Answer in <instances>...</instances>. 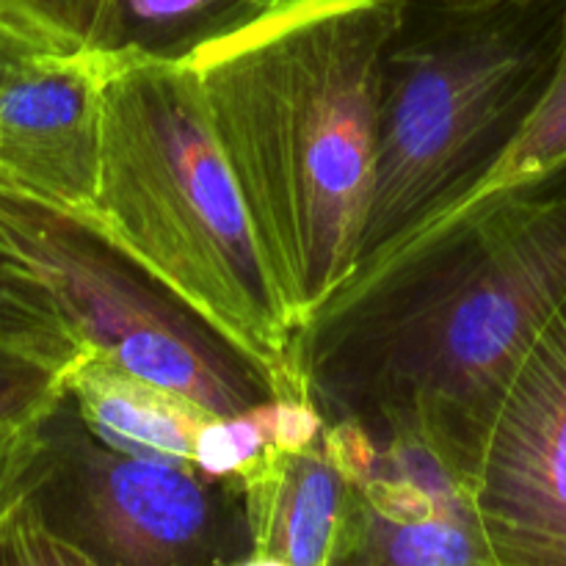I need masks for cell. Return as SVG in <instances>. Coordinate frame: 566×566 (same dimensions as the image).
<instances>
[{
	"mask_svg": "<svg viewBox=\"0 0 566 566\" xmlns=\"http://www.w3.org/2000/svg\"><path fill=\"white\" fill-rule=\"evenodd\" d=\"M269 448H280L271 398L247 412L210 418L199 431L191 464L208 479L235 484L247 470H252L263 459Z\"/></svg>",
	"mask_w": 566,
	"mask_h": 566,
	"instance_id": "16",
	"label": "cell"
},
{
	"mask_svg": "<svg viewBox=\"0 0 566 566\" xmlns=\"http://www.w3.org/2000/svg\"><path fill=\"white\" fill-rule=\"evenodd\" d=\"M0 17L48 53H105L111 0H0Z\"/></svg>",
	"mask_w": 566,
	"mask_h": 566,
	"instance_id": "15",
	"label": "cell"
},
{
	"mask_svg": "<svg viewBox=\"0 0 566 566\" xmlns=\"http://www.w3.org/2000/svg\"><path fill=\"white\" fill-rule=\"evenodd\" d=\"M33 53H48V50L39 48L36 42H31L25 33H20L14 25H9V22L0 17V88L9 81L11 72H14L22 61L31 59Z\"/></svg>",
	"mask_w": 566,
	"mask_h": 566,
	"instance_id": "20",
	"label": "cell"
},
{
	"mask_svg": "<svg viewBox=\"0 0 566 566\" xmlns=\"http://www.w3.org/2000/svg\"><path fill=\"white\" fill-rule=\"evenodd\" d=\"M77 418L105 446L122 453L191 464L210 415L99 354L86 352L64 374ZM193 468V464H191Z\"/></svg>",
	"mask_w": 566,
	"mask_h": 566,
	"instance_id": "11",
	"label": "cell"
},
{
	"mask_svg": "<svg viewBox=\"0 0 566 566\" xmlns=\"http://www.w3.org/2000/svg\"><path fill=\"white\" fill-rule=\"evenodd\" d=\"M566 302V197L497 199L348 282L293 337L324 420L418 448L468 490L509 385Z\"/></svg>",
	"mask_w": 566,
	"mask_h": 566,
	"instance_id": "1",
	"label": "cell"
},
{
	"mask_svg": "<svg viewBox=\"0 0 566 566\" xmlns=\"http://www.w3.org/2000/svg\"><path fill=\"white\" fill-rule=\"evenodd\" d=\"M0 235L48 285L83 352L177 392L210 418L276 396L260 365L133 260L92 216L0 182Z\"/></svg>",
	"mask_w": 566,
	"mask_h": 566,
	"instance_id": "5",
	"label": "cell"
},
{
	"mask_svg": "<svg viewBox=\"0 0 566 566\" xmlns=\"http://www.w3.org/2000/svg\"><path fill=\"white\" fill-rule=\"evenodd\" d=\"M42 423L25 431L0 434V506L20 492V481L22 475H25L28 464H31L33 451H36Z\"/></svg>",
	"mask_w": 566,
	"mask_h": 566,
	"instance_id": "19",
	"label": "cell"
},
{
	"mask_svg": "<svg viewBox=\"0 0 566 566\" xmlns=\"http://www.w3.org/2000/svg\"><path fill=\"white\" fill-rule=\"evenodd\" d=\"M332 566H497L468 490L418 448L379 446L352 481Z\"/></svg>",
	"mask_w": 566,
	"mask_h": 566,
	"instance_id": "9",
	"label": "cell"
},
{
	"mask_svg": "<svg viewBox=\"0 0 566 566\" xmlns=\"http://www.w3.org/2000/svg\"><path fill=\"white\" fill-rule=\"evenodd\" d=\"M0 352L66 370L83 357V346L61 315L53 293L36 271L0 235Z\"/></svg>",
	"mask_w": 566,
	"mask_h": 566,
	"instance_id": "14",
	"label": "cell"
},
{
	"mask_svg": "<svg viewBox=\"0 0 566 566\" xmlns=\"http://www.w3.org/2000/svg\"><path fill=\"white\" fill-rule=\"evenodd\" d=\"M64 396L61 370L20 354L0 352V434L39 426Z\"/></svg>",
	"mask_w": 566,
	"mask_h": 566,
	"instance_id": "18",
	"label": "cell"
},
{
	"mask_svg": "<svg viewBox=\"0 0 566 566\" xmlns=\"http://www.w3.org/2000/svg\"><path fill=\"white\" fill-rule=\"evenodd\" d=\"M108 53H33L0 88V182L92 213Z\"/></svg>",
	"mask_w": 566,
	"mask_h": 566,
	"instance_id": "8",
	"label": "cell"
},
{
	"mask_svg": "<svg viewBox=\"0 0 566 566\" xmlns=\"http://www.w3.org/2000/svg\"><path fill=\"white\" fill-rule=\"evenodd\" d=\"M260 6H263V9H271V6H280V3H285V0H258Z\"/></svg>",
	"mask_w": 566,
	"mask_h": 566,
	"instance_id": "22",
	"label": "cell"
},
{
	"mask_svg": "<svg viewBox=\"0 0 566 566\" xmlns=\"http://www.w3.org/2000/svg\"><path fill=\"white\" fill-rule=\"evenodd\" d=\"M0 566H99L55 534L22 492L0 506Z\"/></svg>",
	"mask_w": 566,
	"mask_h": 566,
	"instance_id": "17",
	"label": "cell"
},
{
	"mask_svg": "<svg viewBox=\"0 0 566 566\" xmlns=\"http://www.w3.org/2000/svg\"><path fill=\"white\" fill-rule=\"evenodd\" d=\"M20 492L99 566H235L252 556L238 484L105 446L66 396L39 429Z\"/></svg>",
	"mask_w": 566,
	"mask_h": 566,
	"instance_id": "6",
	"label": "cell"
},
{
	"mask_svg": "<svg viewBox=\"0 0 566 566\" xmlns=\"http://www.w3.org/2000/svg\"><path fill=\"white\" fill-rule=\"evenodd\" d=\"M235 484L252 553L293 566H332L352 481L321 437L307 448H269Z\"/></svg>",
	"mask_w": 566,
	"mask_h": 566,
	"instance_id": "10",
	"label": "cell"
},
{
	"mask_svg": "<svg viewBox=\"0 0 566 566\" xmlns=\"http://www.w3.org/2000/svg\"><path fill=\"white\" fill-rule=\"evenodd\" d=\"M94 221L263 368L304 396L293 332L258 232L182 61L108 53Z\"/></svg>",
	"mask_w": 566,
	"mask_h": 566,
	"instance_id": "3",
	"label": "cell"
},
{
	"mask_svg": "<svg viewBox=\"0 0 566 566\" xmlns=\"http://www.w3.org/2000/svg\"><path fill=\"white\" fill-rule=\"evenodd\" d=\"M263 11L258 0H111L105 53L182 61Z\"/></svg>",
	"mask_w": 566,
	"mask_h": 566,
	"instance_id": "12",
	"label": "cell"
},
{
	"mask_svg": "<svg viewBox=\"0 0 566 566\" xmlns=\"http://www.w3.org/2000/svg\"><path fill=\"white\" fill-rule=\"evenodd\" d=\"M564 22L566 0H403L381 55L374 197L352 280L501 166L556 77Z\"/></svg>",
	"mask_w": 566,
	"mask_h": 566,
	"instance_id": "4",
	"label": "cell"
},
{
	"mask_svg": "<svg viewBox=\"0 0 566 566\" xmlns=\"http://www.w3.org/2000/svg\"><path fill=\"white\" fill-rule=\"evenodd\" d=\"M401 6L285 0L182 59L293 332L357 271L374 197L381 55Z\"/></svg>",
	"mask_w": 566,
	"mask_h": 566,
	"instance_id": "2",
	"label": "cell"
},
{
	"mask_svg": "<svg viewBox=\"0 0 566 566\" xmlns=\"http://www.w3.org/2000/svg\"><path fill=\"white\" fill-rule=\"evenodd\" d=\"M468 495L497 566H566V302L509 385Z\"/></svg>",
	"mask_w": 566,
	"mask_h": 566,
	"instance_id": "7",
	"label": "cell"
},
{
	"mask_svg": "<svg viewBox=\"0 0 566 566\" xmlns=\"http://www.w3.org/2000/svg\"><path fill=\"white\" fill-rule=\"evenodd\" d=\"M564 175H566V22H564V44H562V59H558L556 77H553L539 111H536L534 119L525 125L523 136L517 138V144L509 149V155L501 160V166H497V169L492 171V175L486 177V180L481 182V186L464 199V202H459L451 213L442 216L437 224H431L423 235H418L403 249L440 235V232H446L448 227L468 219V216L479 213L481 208L497 202V199L517 197V193H531V191H545L551 182H556L558 177ZM396 254H392V258H396ZM376 269H379V265H376Z\"/></svg>",
	"mask_w": 566,
	"mask_h": 566,
	"instance_id": "13",
	"label": "cell"
},
{
	"mask_svg": "<svg viewBox=\"0 0 566 566\" xmlns=\"http://www.w3.org/2000/svg\"><path fill=\"white\" fill-rule=\"evenodd\" d=\"M235 566H293L287 562H280V558H271V556H258V553H252V556H247L243 562H238Z\"/></svg>",
	"mask_w": 566,
	"mask_h": 566,
	"instance_id": "21",
	"label": "cell"
}]
</instances>
